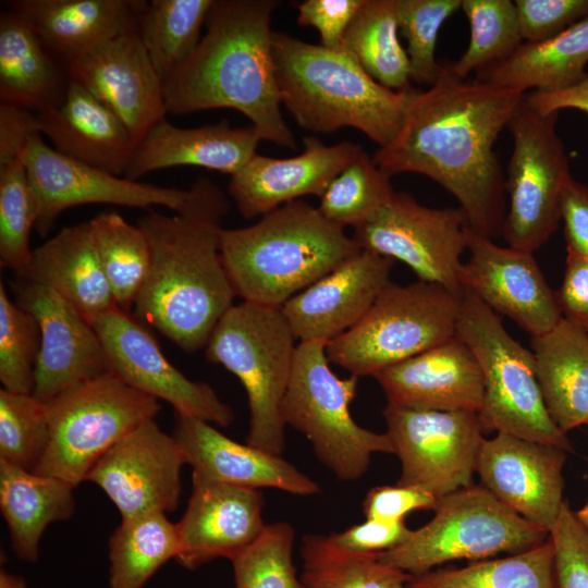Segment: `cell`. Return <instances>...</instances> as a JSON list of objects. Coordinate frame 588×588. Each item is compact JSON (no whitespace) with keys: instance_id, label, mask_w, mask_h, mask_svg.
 Segmentation results:
<instances>
[{"instance_id":"9c48e42d","label":"cell","mask_w":588,"mask_h":588,"mask_svg":"<svg viewBox=\"0 0 588 588\" xmlns=\"http://www.w3.org/2000/svg\"><path fill=\"white\" fill-rule=\"evenodd\" d=\"M329 363L326 342L297 344L282 418L307 438L338 479L354 481L367 471L373 454H394V448L385 432L370 431L354 420L350 405L358 378L338 377Z\"/></svg>"},{"instance_id":"91938a15","label":"cell","mask_w":588,"mask_h":588,"mask_svg":"<svg viewBox=\"0 0 588 588\" xmlns=\"http://www.w3.org/2000/svg\"><path fill=\"white\" fill-rule=\"evenodd\" d=\"M579 522L588 530V501L578 511L575 512Z\"/></svg>"},{"instance_id":"7bdbcfd3","label":"cell","mask_w":588,"mask_h":588,"mask_svg":"<svg viewBox=\"0 0 588 588\" xmlns=\"http://www.w3.org/2000/svg\"><path fill=\"white\" fill-rule=\"evenodd\" d=\"M295 530L286 522L264 532L232 562L235 588H304L293 562Z\"/></svg>"},{"instance_id":"6125c7cd","label":"cell","mask_w":588,"mask_h":588,"mask_svg":"<svg viewBox=\"0 0 588 588\" xmlns=\"http://www.w3.org/2000/svg\"><path fill=\"white\" fill-rule=\"evenodd\" d=\"M587 333H588V330H587Z\"/></svg>"},{"instance_id":"3957f363","label":"cell","mask_w":588,"mask_h":588,"mask_svg":"<svg viewBox=\"0 0 588 588\" xmlns=\"http://www.w3.org/2000/svg\"><path fill=\"white\" fill-rule=\"evenodd\" d=\"M220 222L149 210L137 223L151 260L134 316L188 353L207 345L236 296L221 257Z\"/></svg>"},{"instance_id":"484cf974","label":"cell","mask_w":588,"mask_h":588,"mask_svg":"<svg viewBox=\"0 0 588 588\" xmlns=\"http://www.w3.org/2000/svg\"><path fill=\"white\" fill-rule=\"evenodd\" d=\"M172 436L193 473L208 479L257 490L273 488L295 495L320 492L316 481L282 456L238 443L208 421L175 414Z\"/></svg>"},{"instance_id":"60d3db41","label":"cell","mask_w":588,"mask_h":588,"mask_svg":"<svg viewBox=\"0 0 588 588\" xmlns=\"http://www.w3.org/2000/svg\"><path fill=\"white\" fill-rule=\"evenodd\" d=\"M470 26L467 49L450 64L460 78H468L509 59L524 44L516 5L511 0H462Z\"/></svg>"},{"instance_id":"db71d44e","label":"cell","mask_w":588,"mask_h":588,"mask_svg":"<svg viewBox=\"0 0 588 588\" xmlns=\"http://www.w3.org/2000/svg\"><path fill=\"white\" fill-rule=\"evenodd\" d=\"M560 210L567 255L588 259V186L571 175L562 188Z\"/></svg>"},{"instance_id":"94428289","label":"cell","mask_w":588,"mask_h":588,"mask_svg":"<svg viewBox=\"0 0 588 588\" xmlns=\"http://www.w3.org/2000/svg\"><path fill=\"white\" fill-rule=\"evenodd\" d=\"M587 427H588V422H587Z\"/></svg>"},{"instance_id":"52a82bcc","label":"cell","mask_w":588,"mask_h":588,"mask_svg":"<svg viewBox=\"0 0 588 588\" xmlns=\"http://www.w3.org/2000/svg\"><path fill=\"white\" fill-rule=\"evenodd\" d=\"M456 335L470 348L483 378L478 418L485 431L507 433L573 452L550 417L538 383L534 353L504 328L480 298L463 290Z\"/></svg>"},{"instance_id":"f1b7e54d","label":"cell","mask_w":588,"mask_h":588,"mask_svg":"<svg viewBox=\"0 0 588 588\" xmlns=\"http://www.w3.org/2000/svg\"><path fill=\"white\" fill-rule=\"evenodd\" d=\"M261 139L255 128L228 121L183 128L167 119L156 123L136 145L123 174L138 181L157 170L193 166L233 175L256 154Z\"/></svg>"},{"instance_id":"5b68a950","label":"cell","mask_w":588,"mask_h":588,"mask_svg":"<svg viewBox=\"0 0 588 588\" xmlns=\"http://www.w3.org/2000/svg\"><path fill=\"white\" fill-rule=\"evenodd\" d=\"M281 103L314 133L354 127L387 146L397 135L416 88L396 91L375 81L347 51L272 33Z\"/></svg>"},{"instance_id":"816d5d0a","label":"cell","mask_w":588,"mask_h":588,"mask_svg":"<svg viewBox=\"0 0 588 588\" xmlns=\"http://www.w3.org/2000/svg\"><path fill=\"white\" fill-rule=\"evenodd\" d=\"M439 499L413 486H379L370 489L363 502L366 519L401 522L416 510H433Z\"/></svg>"},{"instance_id":"83f0119b","label":"cell","mask_w":588,"mask_h":588,"mask_svg":"<svg viewBox=\"0 0 588 588\" xmlns=\"http://www.w3.org/2000/svg\"><path fill=\"white\" fill-rule=\"evenodd\" d=\"M64 66L97 46L137 27L143 0H10Z\"/></svg>"},{"instance_id":"9a60e30c","label":"cell","mask_w":588,"mask_h":588,"mask_svg":"<svg viewBox=\"0 0 588 588\" xmlns=\"http://www.w3.org/2000/svg\"><path fill=\"white\" fill-rule=\"evenodd\" d=\"M466 219L460 208H429L407 193H395L355 228L362 249L406 264L421 281L462 295L461 257L467 249Z\"/></svg>"},{"instance_id":"8d00e7d4","label":"cell","mask_w":588,"mask_h":588,"mask_svg":"<svg viewBox=\"0 0 588 588\" xmlns=\"http://www.w3.org/2000/svg\"><path fill=\"white\" fill-rule=\"evenodd\" d=\"M109 588H142L179 553L176 524L163 512L122 519L108 541Z\"/></svg>"},{"instance_id":"ac0fdd59","label":"cell","mask_w":588,"mask_h":588,"mask_svg":"<svg viewBox=\"0 0 588 588\" xmlns=\"http://www.w3.org/2000/svg\"><path fill=\"white\" fill-rule=\"evenodd\" d=\"M15 303L40 329V351L33 395L47 403L86 380L111 372L94 326L54 291L33 282L13 283Z\"/></svg>"},{"instance_id":"f5cc1de1","label":"cell","mask_w":588,"mask_h":588,"mask_svg":"<svg viewBox=\"0 0 588 588\" xmlns=\"http://www.w3.org/2000/svg\"><path fill=\"white\" fill-rule=\"evenodd\" d=\"M412 531L404 523L366 519L353 525L341 532H333L328 537L333 544L365 553H380L388 551L406 541Z\"/></svg>"},{"instance_id":"74e56055","label":"cell","mask_w":588,"mask_h":588,"mask_svg":"<svg viewBox=\"0 0 588 588\" xmlns=\"http://www.w3.org/2000/svg\"><path fill=\"white\" fill-rule=\"evenodd\" d=\"M299 553L304 588H409L412 575L382 562L379 553L346 550L327 536H304Z\"/></svg>"},{"instance_id":"836d02e7","label":"cell","mask_w":588,"mask_h":588,"mask_svg":"<svg viewBox=\"0 0 588 588\" xmlns=\"http://www.w3.org/2000/svg\"><path fill=\"white\" fill-rule=\"evenodd\" d=\"M73 490L74 487L64 480L0 460V507L19 559L36 561L47 526L66 520L74 514Z\"/></svg>"},{"instance_id":"bcb514c9","label":"cell","mask_w":588,"mask_h":588,"mask_svg":"<svg viewBox=\"0 0 588 588\" xmlns=\"http://www.w3.org/2000/svg\"><path fill=\"white\" fill-rule=\"evenodd\" d=\"M40 351L36 319L12 302L0 283V381L2 389L33 394L35 368Z\"/></svg>"},{"instance_id":"f6af8a7d","label":"cell","mask_w":588,"mask_h":588,"mask_svg":"<svg viewBox=\"0 0 588 588\" xmlns=\"http://www.w3.org/2000/svg\"><path fill=\"white\" fill-rule=\"evenodd\" d=\"M36 205L21 159L0 164V265L14 273L27 262Z\"/></svg>"},{"instance_id":"ba28073f","label":"cell","mask_w":588,"mask_h":588,"mask_svg":"<svg viewBox=\"0 0 588 588\" xmlns=\"http://www.w3.org/2000/svg\"><path fill=\"white\" fill-rule=\"evenodd\" d=\"M36 205L35 230L46 236L62 211L81 205L109 204L133 208L161 206L188 217L221 219L229 203L207 177L188 189L120 177L72 160L32 135L21 155Z\"/></svg>"},{"instance_id":"1f68e13d","label":"cell","mask_w":588,"mask_h":588,"mask_svg":"<svg viewBox=\"0 0 588 588\" xmlns=\"http://www.w3.org/2000/svg\"><path fill=\"white\" fill-rule=\"evenodd\" d=\"M536 375L544 405L564 433L588 422V333L563 318L531 336Z\"/></svg>"},{"instance_id":"d4e9b609","label":"cell","mask_w":588,"mask_h":588,"mask_svg":"<svg viewBox=\"0 0 588 588\" xmlns=\"http://www.w3.org/2000/svg\"><path fill=\"white\" fill-rule=\"evenodd\" d=\"M388 404L419 411L479 413L483 378L470 348L455 334L375 376Z\"/></svg>"},{"instance_id":"603a6c76","label":"cell","mask_w":588,"mask_h":588,"mask_svg":"<svg viewBox=\"0 0 588 588\" xmlns=\"http://www.w3.org/2000/svg\"><path fill=\"white\" fill-rule=\"evenodd\" d=\"M394 259L360 249L281 307L299 342H330L367 313L390 282Z\"/></svg>"},{"instance_id":"cb8c5ba5","label":"cell","mask_w":588,"mask_h":588,"mask_svg":"<svg viewBox=\"0 0 588 588\" xmlns=\"http://www.w3.org/2000/svg\"><path fill=\"white\" fill-rule=\"evenodd\" d=\"M303 142L301 155L280 159L256 152L231 175L229 193L245 219L262 217L303 196L320 198L363 149L350 140L329 146L315 136H306Z\"/></svg>"},{"instance_id":"8992f818","label":"cell","mask_w":588,"mask_h":588,"mask_svg":"<svg viewBox=\"0 0 588 588\" xmlns=\"http://www.w3.org/2000/svg\"><path fill=\"white\" fill-rule=\"evenodd\" d=\"M281 307L249 302L233 305L206 345V358L222 365L245 389L249 408L246 443L282 455L285 424L282 402L297 345Z\"/></svg>"},{"instance_id":"d590c367","label":"cell","mask_w":588,"mask_h":588,"mask_svg":"<svg viewBox=\"0 0 588 588\" xmlns=\"http://www.w3.org/2000/svg\"><path fill=\"white\" fill-rule=\"evenodd\" d=\"M409 588H558L554 547L542 543L504 558L412 575Z\"/></svg>"},{"instance_id":"ee69618b","label":"cell","mask_w":588,"mask_h":588,"mask_svg":"<svg viewBox=\"0 0 588 588\" xmlns=\"http://www.w3.org/2000/svg\"><path fill=\"white\" fill-rule=\"evenodd\" d=\"M49 442L46 404L33 394L0 390V460L35 471Z\"/></svg>"},{"instance_id":"2e32d148","label":"cell","mask_w":588,"mask_h":588,"mask_svg":"<svg viewBox=\"0 0 588 588\" xmlns=\"http://www.w3.org/2000/svg\"><path fill=\"white\" fill-rule=\"evenodd\" d=\"M184 464L185 455L174 437L149 419L113 444L86 480L101 488L126 519L174 511L182 493Z\"/></svg>"},{"instance_id":"f546056e","label":"cell","mask_w":588,"mask_h":588,"mask_svg":"<svg viewBox=\"0 0 588 588\" xmlns=\"http://www.w3.org/2000/svg\"><path fill=\"white\" fill-rule=\"evenodd\" d=\"M15 277L54 291L91 324L118 307L98 259L89 222L63 228L33 249Z\"/></svg>"},{"instance_id":"b9f144b4","label":"cell","mask_w":588,"mask_h":588,"mask_svg":"<svg viewBox=\"0 0 588 588\" xmlns=\"http://www.w3.org/2000/svg\"><path fill=\"white\" fill-rule=\"evenodd\" d=\"M394 194L391 176L379 169L364 148L333 179L317 207L330 222L357 228Z\"/></svg>"},{"instance_id":"c3c4849f","label":"cell","mask_w":588,"mask_h":588,"mask_svg":"<svg viewBox=\"0 0 588 588\" xmlns=\"http://www.w3.org/2000/svg\"><path fill=\"white\" fill-rule=\"evenodd\" d=\"M558 588H588V530L564 501L550 532Z\"/></svg>"},{"instance_id":"6f0895ef","label":"cell","mask_w":588,"mask_h":588,"mask_svg":"<svg viewBox=\"0 0 588 588\" xmlns=\"http://www.w3.org/2000/svg\"><path fill=\"white\" fill-rule=\"evenodd\" d=\"M526 100L530 106L544 113L574 109L588 114V74L579 84L561 91L527 93Z\"/></svg>"},{"instance_id":"680465c9","label":"cell","mask_w":588,"mask_h":588,"mask_svg":"<svg viewBox=\"0 0 588 588\" xmlns=\"http://www.w3.org/2000/svg\"><path fill=\"white\" fill-rule=\"evenodd\" d=\"M0 588H29L25 579L19 575L1 569Z\"/></svg>"},{"instance_id":"4316f807","label":"cell","mask_w":588,"mask_h":588,"mask_svg":"<svg viewBox=\"0 0 588 588\" xmlns=\"http://www.w3.org/2000/svg\"><path fill=\"white\" fill-rule=\"evenodd\" d=\"M39 132L61 155L115 175L124 174L136 147L121 119L81 84L71 81L63 101L38 112Z\"/></svg>"},{"instance_id":"4dcf8cb0","label":"cell","mask_w":588,"mask_h":588,"mask_svg":"<svg viewBox=\"0 0 588 588\" xmlns=\"http://www.w3.org/2000/svg\"><path fill=\"white\" fill-rule=\"evenodd\" d=\"M70 78L28 22L7 10L0 15V102L41 112L59 106Z\"/></svg>"},{"instance_id":"7402d4cb","label":"cell","mask_w":588,"mask_h":588,"mask_svg":"<svg viewBox=\"0 0 588 588\" xmlns=\"http://www.w3.org/2000/svg\"><path fill=\"white\" fill-rule=\"evenodd\" d=\"M186 510L176 523L177 563L196 568L213 559L231 560L265 530L264 498L257 489L208 479L193 473Z\"/></svg>"},{"instance_id":"4fadbf2b","label":"cell","mask_w":588,"mask_h":588,"mask_svg":"<svg viewBox=\"0 0 588 588\" xmlns=\"http://www.w3.org/2000/svg\"><path fill=\"white\" fill-rule=\"evenodd\" d=\"M558 119L559 112H541L525 96L506 126L513 149L505 180L509 209L502 236L510 247L534 253L550 240L561 221V193L571 172Z\"/></svg>"},{"instance_id":"f35d334b","label":"cell","mask_w":588,"mask_h":588,"mask_svg":"<svg viewBox=\"0 0 588 588\" xmlns=\"http://www.w3.org/2000/svg\"><path fill=\"white\" fill-rule=\"evenodd\" d=\"M215 0H152L143 10L137 30L149 59L167 79L193 53L200 41Z\"/></svg>"},{"instance_id":"6da1fadb","label":"cell","mask_w":588,"mask_h":588,"mask_svg":"<svg viewBox=\"0 0 588 588\" xmlns=\"http://www.w3.org/2000/svg\"><path fill=\"white\" fill-rule=\"evenodd\" d=\"M527 93L460 78L450 63L426 90L415 89L403 124L372 160L391 177L418 173L460 204L473 232L502 235L505 180L494 144Z\"/></svg>"},{"instance_id":"44dd1931","label":"cell","mask_w":588,"mask_h":588,"mask_svg":"<svg viewBox=\"0 0 588 588\" xmlns=\"http://www.w3.org/2000/svg\"><path fill=\"white\" fill-rule=\"evenodd\" d=\"M566 456L555 445L497 433L485 439L476 473L499 501L550 534L564 503Z\"/></svg>"},{"instance_id":"ab89813d","label":"cell","mask_w":588,"mask_h":588,"mask_svg":"<svg viewBox=\"0 0 588 588\" xmlns=\"http://www.w3.org/2000/svg\"><path fill=\"white\" fill-rule=\"evenodd\" d=\"M89 222L93 243L119 308L128 310L149 271L150 247L138 225L115 211H105Z\"/></svg>"},{"instance_id":"277c9868","label":"cell","mask_w":588,"mask_h":588,"mask_svg":"<svg viewBox=\"0 0 588 588\" xmlns=\"http://www.w3.org/2000/svg\"><path fill=\"white\" fill-rule=\"evenodd\" d=\"M362 248L317 207L297 199L242 229H221L220 252L235 294L282 307Z\"/></svg>"},{"instance_id":"681fc988","label":"cell","mask_w":588,"mask_h":588,"mask_svg":"<svg viewBox=\"0 0 588 588\" xmlns=\"http://www.w3.org/2000/svg\"><path fill=\"white\" fill-rule=\"evenodd\" d=\"M524 42L538 44L588 17V0H515Z\"/></svg>"},{"instance_id":"5bb4252c","label":"cell","mask_w":588,"mask_h":588,"mask_svg":"<svg viewBox=\"0 0 588 588\" xmlns=\"http://www.w3.org/2000/svg\"><path fill=\"white\" fill-rule=\"evenodd\" d=\"M387 434L401 462L397 485L437 499L473 485L485 441L477 413L419 411L387 405Z\"/></svg>"},{"instance_id":"ffe728a7","label":"cell","mask_w":588,"mask_h":588,"mask_svg":"<svg viewBox=\"0 0 588 588\" xmlns=\"http://www.w3.org/2000/svg\"><path fill=\"white\" fill-rule=\"evenodd\" d=\"M65 71L121 119L136 145L166 118L163 84L137 27L73 59Z\"/></svg>"},{"instance_id":"d6986e66","label":"cell","mask_w":588,"mask_h":588,"mask_svg":"<svg viewBox=\"0 0 588 588\" xmlns=\"http://www.w3.org/2000/svg\"><path fill=\"white\" fill-rule=\"evenodd\" d=\"M469 259L463 262L460 283L493 311L505 315L531 336L553 329L562 319L534 253L497 245L466 226Z\"/></svg>"},{"instance_id":"7c38bea8","label":"cell","mask_w":588,"mask_h":588,"mask_svg":"<svg viewBox=\"0 0 588 588\" xmlns=\"http://www.w3.org/2000/svg\"><path fill=\"white\" fill-rule=\"evenodd\" d=\"M46 404L49 442L34 473L74 488L120 439L155 419L158 400L107 372L63 391Z\"/></svg>"},{"instance_id":"7dc6e473","label":"cell","mask_w":588,"mask_h":588,"mask_svg":"<svg viewBox=\"0 0 588 588\" xmlns=\"http://www.w3.org/2000/svg\"><path fill=\"white\" fill-rule=\"evenodd\" d=\"M462 0H396L399 30L407 42L411 81L431 86L442 69L436 60L438 34Z\"/></svg>"},{"instance_id":"e575fe53","label":"cell","mask_w":588,"mask_h":588,"mask_svg":"<svg viewBox=\"0 0 588 588\" xmlns=\"http://www.w3.org/2000/svg\"><path fill=\"white\" fill-rule=\"evenodd\" d=\"M396 0H365L344 37V50L382 86L412 89L409 59L399 39Z\"/></svg>"},{"instance_id":"9f6ffc18","label":"cell","mask_w":588,"mask_h":588,"mask_svg":"<svg viewBox=\"0 0 588 588\" xmlns=\"http://www.w3.org/2000/svg\"><path fill=\"white\" fill-rule=\"evenodd\" d=\"M37 133V112L0 102V164L21 159L28 138Z\"/></svg>"},{"instance_id":"f907efd6","label":"cell","mask_w":588,"mask_h":588,"mask_svg":"<svg viewBox=\"0 0 588 588\" xmlns=\"http://www.w3.org/2000/svg\"><path fill=\"white\" fill-rule=\"evenodd\" d=\"M364 3L365 0H305L296 4L297 23L316 28L322 47L345 51V33Z\"/></svg>"},{"instance_id":"d6a6232c","label":"cell","mask_w":588,"mask_h":588,"mask_svg":"<svg viewBox=\"0 0 588 588\" xmlns=\"http://www.w3.org/2000/svg\"><path fill=\"white\" fill-rule=\"evenodd\" d=\"M588 17L555 37L524 42L505 61L476 74L494 86L526 93H556L579 84L588 74Z\"/></svg>"},{"instance_id":"8fae6325","label":"cell","mask_w":588,"mask_h":588,"mask_svg":"<svg viewBox=\"0 0 588 588\" xmlns=\"http://www.w3.org/2000/svg\"><path fill=\"white\" fill-rule=\"evenodd\" d=\"M550 534L499 501L482 485L441 498L434 516L379 559L411 575L456 560L481 561L534 548Z\"/></svg>"},{"instance_id":"11a10c76","label":"cell","mask_w":588,"mask_h":588,"mask_svg":"<svg viewBox=\"0 0 588 588\" xmlns=\"http://www.w3.org/2000/svg\"><path fill=\"white\" fill-rule=\"evenodd\" d=\"M563 318L588 330V259L567 255L562 285L555 292Z\"/></svg>"},{"instance_id":"e0dca14e","label":"cell","mask_w":588,"mask_h":588,"mask_svg":"<svg viewBox=\"0 0 588 588\" xmlns=\"http://www.w3.org/2000/svg\"><path fill=\"white\" fill-rule=\"evenodd\" d=\"M106 350L110 370L128 385L171 404L175 414L222 427L234 412L205 382L186 378L164 356L151 334L117 307L93 323Z\"/></svg>"},{"instance_id":"30bf717a","label":"cell","mask_w":588,"mask_h":588,"mask_svg":"<svg viewBox=\"0 0 588 588\" xmlns=\"http://www.w3.org/2000/svg\"><path fill=\"white\" fill-rule=\"evenodd\" d=\"M461 305L462 295L437 283L389 282L356 324L327 343V356L351 376L375 377L454 336Z\"/></svg>"},{"instance_id":"7a4b0ae2","label":"cell","mask_w":588,"mask_h":588,"mask_svg":"<svg viewBox=\"0 0 588 588\" xmlns=\"http://www.w3.org/2000/svg\"><path fill=\"white\" fill-rule=\"evenodd\" d=\"M279 3L215 0L206 34L162 83L167 113L233 109L252 122L261 140L295 149L272 57L271 15Z\"/></svg>"}]
</instances>
